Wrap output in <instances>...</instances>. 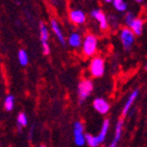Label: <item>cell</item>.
Here are the masks:
<instances>
[{
    "instance_id": "6da1fadb",
    "label": "cell",
    "mask_w": 147,
    "mask_h": 147,
    "mask_svg": "<svg viewBox=\"0 0 147 147\" xmlns=\"http://www.w3.org/2000/svg\"><path fill=\"white\" fill-rule=\"evenodd\" d=\"M94 88V84L91 80L86 79V80H82L79 84L78 86V94H79V100H80V103H82L88 96L91 95L92 91Z\"/></svg>"
},
{
    "instance_id": "7a4b0ae2",
    "label": "cell",
    "mask_w": 147,
    "mask_h": 147,
    "mask_svg": "<svg viewBox=\"0 0 147 147\" xmlns=\"http://www.w3.org/2000/svg\"><path fill=\"white\" fill-rule=\"evenodd\" d=\"M97 49V38L94 35L90 34L86 37L84 43V53L86 57H91L95 54Z\"/></svg>"
},
{
    "instance_id": "3957f363",
    "label": "cell",
    "mask_w": 147,
    "mask_h": 147,
    "mask_svg": "<svg viewBox=\"0 0 147 147\" xmlns=\"http://www.w3.org/2000/svg\"><path fill=\"white\" fill-rule=\"evenodd\" d=\"M91 73L95 77H101L104 73V61L101 58L97 57L91 62Z\"/></svg>"
},
{
    "instance_id": "277c9868",
    "label": "cell",
    "mask_w": 147,
    "mask_h": 147,
    "mask_svg": "<svg viewBox=\"0 0 147 147\" xmlns=\"http://www.w3.org/2000/svg\"><path fill=\"white\" fill-rule=\"evenodd\" d=\"M134 40H135L134 33L130 29H123V32H121V41H123V44L125 49H131V47L134 43Z\"/></svg>"
},
{
    "instance_id": "5b68a950",
    "label": "cell",
    "mask_w": 147,
    "mask_h": 147,
    "mask_svg": "<svg viewBox=\"0 0 147 147\" xmlns=\"http://www.w3.org/2000/svg\"><path fill=\"white\" fill-rule=\"evenodd\" d=\"M82 131H84V127L81 125L80 123H75L74 125V140H75V143L79 146L84 145L86 142V139H84V136L82 134Z\"/></svg>"
},
{
    "instance_id": "8992f818",
    "label": "cell",
    "mask_w": 147,
    "mask_h": 147,
    "mask_svg": "<svg viewBox=\"0 0 147 147\" xmlns=\"http://www.w3.org/2000/svg\"><path fill=\"white\" fill-rule=\"evenodd\" d=\"M94 107H95V109L98 111L99 113H101V114H105V113H107L108 111H109L110 106H109V104H108L105 100H103V99H101V98H98V99H95V100H94Z\"/></svg>"
},
{
    "instance_id": "52a82bcc",
    "label": "cell",
    "mask_w": 147,
    "mask_h": 147,
    "mask_svg": "<svg viewBox=\"0 0 147 147\" xmlns=\"http://www.w3.org/2000/svg\"><path fill=\"white\" fill-rule=\"evenodd\" d=\"M92 17H94L96 20L100 23V26L102 29H106L107 28V21H106L105 15L103 13V11H101L99 9H95L92 11Z\"/></svg>"
},
{
    "instance_id": "ba28073f",
    "label": "cell",
    "mask_w": 147,
    "mask_h": 147,
    "mask_svg": "<svg viewBox=\"0 0 147 147\" xmlns=\"http://www.w3.org/2000/svg\"><path fill=\"white\" fill-rule=\"evenodd\" d=\"M70 19H71V21L73 23L79 25V24H82L86 21V16L80 10H73L70 13Z\"/></svg>"
},
{
    "instance_id": "9c48e42d",
    "label": "cell",
    "mask_w": 147,
    "mask_h": 147,
    "mask_svg": "<svg viewBox=\"0 0 147 147\" xmlns=\"http://www.w3.org/2000/svg\"><path fill=\"white\" fill-rule=\"evenodd\" d=\"M130 26H131V28H132V30H133V33H135L136 35H141V34H142L143 22L140 20V19H136V20H134Z\"/></svg>"
},
{
    "instance_id": "30bf717a",
    "label": "cell",
    "mask_w": 147,
    "mask_h": 147,
    "mask_svg": "<svg viewBox=\"0 0 147 147\" xmlns=\"http://www.w3.org/2000/svg\"><path fill=\"white\" fill-rule=\"evenodd\" d=\"M109 129V119H105L103 123V125H102V130H101V133L99 134L98 137H96V140L98 144H100L101 142H103L104 139L106 137V134H107V131Z\"/></svg>"
},
{
    "instance_id": "8fae6325",
    "label": "cell",
    "mask_w": 147,
    "mask_h": 147,
    "mask_svg": "<svg viewBox=\"0 0 147 147\" xmlns=\"http://www.w3.org/2000/svg\"><path fill=\"white\" fill-rule=\"evenodd\" d=\"M138 90H136V91H134V93L132 94V95L130 96V98L127 99V103H125V107H123V115L125 116V114L127 113V111H129V109L131 108V106L133 105V103L135 102V100H136V98H137V96H138Z\"/></svg>"
},
{
    "instance_id": "7c38bea8",
    "label": "cell",
    "mask_w": 147,
    "mask_h": 147,
    "mask_svg": "<svg viewBox=\"0 0 147 147\" xmlns=\"http://www.w3.org/2000/svg\"><path fill=\"white\" fill-rule=\"evenodd\" d=\"M52 29H53V31L55 32V34L58 36V38H59V40L61 41V43L63 44H65V39H64V36H63V34H62V32H61V29H60V27H59V24L56 22L55 20H52Z\"/></svg>"
},
{
    "instance_id": "4fadbf2b",
    "label": "cell",
    "mask_w": 147,
    "mask_h": 147,
    "mask_svg": "<svg viewBox=\"0 0 147 147\" xmlns=\"http://www.w3.org/2000/svg\"><path fill=\"white\" fill-rule=\"evenodd\" d=\"M121 127H123V119H119L118 120V123H117V125H116L115 137H114V139H113L110 147H115L116 146L118 140H119V138H120V135H121Z\"/></svg>"
},
{
    "instance_id": "5bb4252c",
    "label": "cell",
    "mask_w": 147,
    "mask_h": 147,
    "mask_svg": "<svg viewBox=\"0 0 147 147\" xmlns=\"http://www.w3.org/2000/svg\"><path fill=\"white\" fill-rule=\"evenodd\" d=\"M80 36H79L78 34H76V33H74V34H72L71 36H70V38H69V43H70V45H72V47H77L80 45Z\"/></svg>"
},
{
    "instance_id": "9a60e30c",
    "label": "cell",
    "mask_w": 147,
    "mask_h": 147,
    "mask_svg": "<svg viewBox=\"0 0 147 147\" xmlns=\"http://www.w3.org/2000/svg\"><path fill=\"white\" fill-rule=\"evenodd\" d=\"M47 39H49V31L47 27L43 24H41L40 25V40L42 43H44V42H47Z\"/></svg>"
},
{
    "instance_id": "2e32d148",
    "label": "cell",
    "mask_w": 147,
    "mask_h": 147,
    "mask_svg": "<svg viewBox=\"0 0 147 147\" xmlns=\"http://www.w3.org/2000/svg\"><path fill=\"white\" fill-rule=\"evenodd\" d=\"M113 4H114V7L119 11H125L127 9V4L125 2H123V0H113Z\"/></svg>"
},
{
    "instance_id": "e0dca14e",
    "label": "cell",
    "mask_w": 147,
    "mask_h": 147,
    "mask_svg": "<svg viewBox=\"0 0 147 147\" xmlns=\"http://www.w3.org/2000/svg\"><path fill=\"white\" fill-rule=\"evenodd\" d=\"M19 61H20L21 65H23V66H26L28 64V56L27 54H26V52L25 51H23V49H21L20 52H19Z\"/></svg>"
},
{
    "instance_id": "ac0fdd59",
    "label": "cell",
    "mask_w": 147,
    "mask_h": 147,
    "mask_svg": "<svg viewBox=\"0 0 147 147\" xmlns=\"http://www.w3.org/2000/svg\"><path fill=\"white\" fill-rule=\"evenodd\" d=\"M13 103H15L13 97H12V96H8L7 98L5 99V102H4L5 109H6L7 111L12 110V108H13Z\"/></svg>"
},
{
    "instance_id": "d6986e66",
    "label": "cell",
    "mask_w": 147,
    "mask_h": 147,
    "mask_svg": "<svg viewBox=\"0 0 147 147\" xmlns=\"http://www.w3.org/2000/svg\"><path fill=\"white\" fill-rule=\"evenodd\" d=\"M84 139H86V141L88 142V144L91 147H97L99 145L98 142H97V140H96V137L90 135V134H86V137H84Z\"/></svg>"
},
{
    "instance_id": "ffe728a7",
    "label": "cell",
    "mask_w": 147,
    "mask_h": 147,
    "mask_svg": "<svg viewBox=\"0 0 147 147\" xmlns=\"http://www.w3.org/2000/svg\"><path fill=\"white\" fill-rule=\"evenodd\" d=\"M28 123V119H27V116L25 115L24 113H21L20 115H19V117H18V125H19V127L21 129V125H23V127H26Z\"/></svg>"
},
{
    "instance_id": "44dd1931",
    "label": "cell",
    "mask_w": 147,
    "mask_h": 147,
    "mask_svg": "<svg viewBox=\"0 0 147 147\" xmlns=\"http://www.w3.org/2000/svg\"><path fill=\"white\" fill-rule=\"evenodd\" d=\"M134 20H135V19H134V15H133L132 12H127V16H125V23L130 26Z\"/></svg>"
},
{
    "instance_id": "7402d4cb",
    "label": "cell",
    "mask_w": 147,
    "mask_h": 147,
    "mask_svg": "<svg viewBox=\"0 0 147 147\" xmlns=\"http://www.w3.org/2000/svg\"><path fill=\"white\" fill-rule=\"evenodd\" d=\"M42 52H43V54L45 55V56L49 55V53H51L49 45V43H47V42H44V43H42Z\"/></svg>"
},
{
    "instance_id": "603a6c76",
    "label": "cell",
    "mask_w": 147,
    "mask_h": 147,
    "mask_svg": "<svg viewBox=\"0 0 147 147\" xmlns=\"http://www.w3.org/2000/svg\"><path fill=\"white\" fill-rule=\"evenodd\" d=\"M106 2H111V1H113V0H105Z\"/></svg>"
},
{
    "instance_id": "cb8c5ba5",
    "label": "cell",
    "mask_w": 147,
    "mask_h": 147,
    "mask_svg": "<svg viewBox=\"0 0 147 147\" xmlns=\"http://www.w3.org/2000/svg\"><path fill=\"white\" fill-rule=\"evenodd\" d=\"M136 1H138V2H141V1H142V0H136Z\"/></svg>"
},
{
    "instance_id": "d4e9b609",
    "label": "cell",
    "mask_w": 147,
    "mask_h": 147,
    "mask_svg": "<svg viewBox=\"0 0 147 147\" xmlns=\"http://www.w3.org/2000/svg\"><path fill=\"white\" fill-rule=\"evenodd\" d=\"M40 147H45V146H44V145H41V146H40Z\"/></svg>"
}]
</instances>
